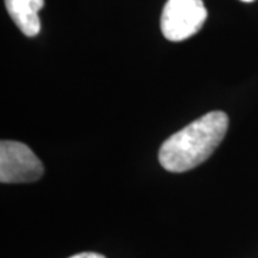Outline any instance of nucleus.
Segmentation results:
<instances>
[{"label":"nucleus","mask_w":258,"mask_h":258,"mask_svg":"<svg viewBox=\"0 0 258 258\" xmlns=\"http://www.w3.org/2000/svg\"><path fill=\"white\" fill-rule=\"evenodd\" d=\"M227 131V113L208 112L166 139L159 148V164L169 172H185L201 165L215 152Z\"/></svg>","instance_id":"1"},{"label":"nucleus","mask_w":258,"mask_h":258,"mask_svg":"<svg viewBox=\"0 0 258 258\" xmlns=\"http://www.w3.org/2000/svg\"><path fill=\"white\" fill-rule=\"evenodd\" d=\"M207 9L203 0H168L161 15V30L171 42H182L203 28Z\"/></svg>","instance_id":"2"},{"label":"nucleus","mask_w":258,"mask_h":258,"mask_svg":"<svg viewBox=\"0 0 258 258\" xmlns=\"http://www.w3.org/2000/svg\"><path fill=\"white\" fill-rule=\"evenodd\" d=\"M43 175V165L35 152L18 141L0 144V181L3 184L35 182Z\"/></svg>","instance_id":"3"},{"label":"nucleus","mask_w":258,"mask_h":258,"mask_svg":"<svg viewBox=\"0 0 258 258\" xmlns=\"http://www.w3.org/2000/svg\"><path fill=\"white\" fill-rule=\"evenodd\" d=\"M8 13L23 35L36 36L40 32L39 12L42 10L43 0H5Z\"/></svg>","instance_id":"4"},{"label":"nucleus","mask_w":258,"mask_h":258,"mask_svg":"<svg viewBox=\"0 0 258 258\" xmlns=\"http://www.w3.org/2000/svg\"><path fill=\"white\" fill-rule=\"evenodd\" d=\"M69 258H106L102 254H98V252H79L76 255H72Z\"/></svg>","instance_id":"5"},{"label":"nucleus","mask_w":258,"mask_h":258,"mask_svg":"<svg viewBox=\"0 0 258 258\" xmlns=\"http://www.w3.org/2000/svg\"><path fill=\"white\" fill-rule=\"evenodd\" d=\"M241 2H247V3H249V2H254V0H241Z\"/></svg>","instance_id":"6"}]
</instances>
